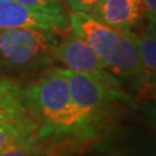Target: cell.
Wrapping results in <instances>:
<instances>
[{
	"instance_id": "6da1fadb",
	"label": "cell",
	"mask_w": 156,
	"mask_h": 156,
	"mask_svg": "<svg viewBox=\"0 0 156 156\" xmlns=\"http://www.w3.org/2000/svg\"><path fill=\"white\" fill-rule=\"evenodd\" d=\"M23 95L29 111L39 123V139L49 141L69 134L82 136L66 68L56 67L48 71L36 82L23 88Z\"/></svg>"
},
{
	"instance_id": "7a4b0ae2",
	"label": "cell",
	"mask_w": 156,
	"mask_h": 156,
	"mask_svg": "<svg viewBox=\"0 0 156 156\" xmlns=\"http://www.w3.org/2000/svg\"><path fill=\"white\" fill-rule=\"evenodd\" d=\"M68 20L71 31L84 39L119 80L129 83L147 75L129 31L108 27L82 12H72Z\"/></svg>"
},
{
	"instance_id": "3957f363",
	"label": "cell",
	"mask_w": 156,
	"mask_h": 156,
	"mask_svg": "<svg viewBox=\"0 0 156 156\" xmlns=\"http://www.w3.org/2000/svg\"><path fill=\"white\" fill-rule=\"evenodd\" d=\"M66 73L71 97L82 126V136L93 135L95 126L105 116L106 110L113 106L140 108L133 96L123 87V81L109 71L91 74L66 68Z\"/></svg>"
},
{
	"instance_id": "277c9868",
	"label": "cell",
	"mask_w": 156,
	"mask_h": 156,
	"mask_svg": "<svg viewBox=\"0 0 156 156\" xmlns=\"http://www.w3.org/2000/svg\"><path fill=\"white\" fill-rule=\"evenodd\" d=\"M59 33L36 28L0 29V74H21L49 65Z\"/></svg>"
},
{
	"instance_id": "5b68a950",
	"label": "cell",
	"mask_w": 156,
	"mask_h": 156,
	"mask_svg": "<svg viewBox=\"0 0 156 156\" xmlns=\"http://www.w3.org/2000/svg\"><path fill=\"white\" fill-rule=\"evenodd\" d=\"M36 28L56 33L71 30L66 13H52L27 6L17 0H0V29Z\"/></svg>"
},
{
	"instance_id": "8992f818",
	"label": "cell",
	"mask_w": 156,
	"mask_h": 156,
	"mask_svg": "<svg viewBox=\"0 0 156 156\" xmlns=\"http://www.w3.org/2000/svg\"><path fill=\"white\" fill-rule=\"evenodd\" d=\"M147 13L142 0H100L87 14L108 27L131 31L142 23Z\"/></svg>"
},
{
	"instance_id": "52a82bcc",
	"label": "cell",
	"mask_w": 156,
	"mask_h": 156,
	"mask_svg": "<svg viewBox=\"0 0 156 156\" xmlns=\"http://www.w3.org/2000/svg\"><path fill=\"white\" fill-rule=\"evenodd\" d=\"M52 58L74 72L97 74L108 71L93 48L72 31L59 38L52 51Z\"/></svg>"
},
{
	"instance_id": "ba28073f",
	"label": "cell",
	"mask_w": 156,
	"mask_h": 156,
	"mask_svg": "<svg viewBox=\"0 0 156 156\" xmlns=\"http://www.w3.org/2000/svg\"><path fill=\"white\" fill-rule=\"evenodd\" d=\"M129 34L138 46L146 73L156 75V16L147 13L142 23Z\"/></svg>"
},
{
	"instance_id": "9c48e42d",
	"label": "cell",
	"mask_w": 156,
	"mask_h": 156,
	"mask_svg": "<svg viewBox=\"0 0 156 156\" xmlns=\"http://www.w3.org/2000/svg\"><path fill=\"white\" fill-rule=\"evenodd\" d=\"M39 123L33 113L7 119L0 123V154L19 140L38 135Z\"/></svg>"
},
{
	"instance_id": "30bf717a",
	"label": "cell",
	"mask_w": 156,
	"mask_h": 156,
	"mask_svg": "<svg viewBox=\"0 0 156 156\" xmlns=\"http://www.w3.org/2000/svg\"><path fill=\"white\" fill-rule=\"evenodd\" d=\"M28 113L31 112L24 100L22 87L9 79L0 80V123Z\"/></svg>"
},
{
	"instance_id": "8fae6325",
	"label": "cell",
	"mask_w": 156,
	"mask_h": 156,
	"mask_svg": "<svg viewBox=\"0 0 156 156\" xmlns=\"http://www.w3.org/2000/svg\"><path fill=\"white\" fill-rule=\"evenodd\" d=\"M0 156H51V149L48 140L39 139L38 135H33L14 142Z\"/></svg>"
},
{
	"instance_id": "7c38bea8",
	"label": "cell",
	"mask_w": 156,
	"mask_h": 156,
	"mask_svg": "<svg viewBox=\"0 0 156 156\" xmlns=\"http://www.w3.org/2000/svg\"><path fill=\"white\" fill-rule=\"evenodd\" d=\"M127 90L140 108L156 109V75L147 74L144 78L129 82Z\"/></svg>"
},
{
	"instance_id": "4fadbf2b",
	"label": "cell",
	"mask_w": 156,
	"mask_h": 156,
	"mask_svg": "<svg viewBox=\"0 0 156 156\" xmlns=\"http://www.w3.org/2000/svg\"><path fill=\"white\" fill-rule=\"evenodd\" d=\"M17 1L42 11L52 12V13H65L62 7V0H17Z\"/></svg>"
},
{
	"instance_id": "5bb4252c",
	"label": "cell",
	"mask_w": 156,
	"mask_h": 156,
	"mask_svg": "<svg viewBox=\"0 0 156 156\" xmlns=\"http://www.w3.org/2000/svg\"><path fill=\"white\" fill-rule=\"evenodd\" d=\"M66 1L72 12L88 13L100 0H66Z\"/></svg>"
},
{
	"instance_id": "9a60e30c",
	"label": "cell",
	"mask_w": 156,
	"mask_h": 156,
	"mask_svg": "<svg viewBox=\"0 0 156 156\" xmlns=\"http://www.w3.org/2000/svg\"><path fill=\"white\" fill-rule=\"evenodd\" d=\"M147 110V119L149 122L151 128L156 133V109H146Z\"/></svg>"
},
{
	"instance_id": "2e32d148",
	"label": "cell",
	"mask_w": 156,
	"mask_h": 156,
	"mask_svg": "<svg viewBox=\"0 0 156 156\" xmlns=\"http://www.w3.org/2000/svg\"><path fill=\"white\" fill-rule=\"evenodd\" d=\"M142 2L147 12L156 16V0H142Z\"/></svg>"
},
{
	"instance_id": "e0dca14e",
	"label": "cell",
	"mask_w": 156,
	"mask_h": 156,
	"mask_svg": "<svg viewBox=\"0 0 156 156\" xmlns=\"http://www.w3.org/2000/svg\"><path fill=\"white\" fill-rule=\"evenodd\" d=\"M129 156H132V155H129Z\"/></svg>"
}]
</instances>
